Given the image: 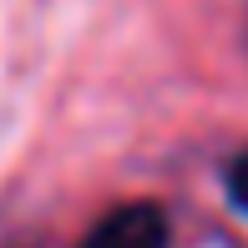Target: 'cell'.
<instances>
[{"label": "cell", "instance_id": "cell-1", "mask_svg": "<svg viewBox=\"0 0 248 248\" xmlns=\"http://www.w3.org/2000/svg\"><path fill=\"white\" fill-rule=\"evenodd\" d=\"M167 243V218L152 202H127V208H111L81 238V248H162Z\"/></svg>", "mask_w": 248, "mask_h": 248}, {"label": "cell", "instance_id": "cell-2", "mask_svg": "<svg viewBox=\"0 0 248 248\" xmlns=\"http://www.w3.org/2000/svg\"><path fill=\"white\" fill-rule=\"evenodd\" d=\"M228 198H233V202H238V208L248 213V147H243V152L228 162Z\"/></svg>", "mask_w": 248, "mask_h": 248}, {"label": "cell", "instance_id": "cell-3", "mask_svg": "<svg viewBox=\"0 0 248 248\" xmlns=\"http://www.w3.org/2000/svg\"><path fill=\"white\" fill-rule=\"evenodd\" d=\"M243 46H248V10H243Z\"/></svg>", "mask_w": 248, "mask_h": 248}]
</instances>
